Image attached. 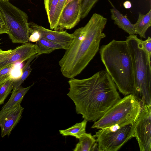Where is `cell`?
I'll use <instances>...</instances> for the list:
<instances>
[{"instance_id": "8", "label": "cell", "mask_w": 151, "mask_h": 151, "mask_svg": "<svg viewBox=\"0 0 151 151\" xmlns=\"http://www.w3.org/2000/svg\"><path fill=\"white\" fill-rule=\"evenodd\" d=\"M141 103V110L135 122L134 137L140 151H151V105Z\"/></svg>"}, {"instance_id": "7", "label": "cell", "mask_w": 151, "mask_h": 151, "mask_svg": "<svg viewBox=\"0 0 151 151\" xmlns=\"http://www.w3.org/2000/svg\"><path fill=\"white\" fill-rule=\"evenodd\" d=\"M135 122L132 124L112 126L96 132L93 136L96 139L98 150L117 151L120 149L134 137Z\"/></svg>"}, {"instance_id": "6", "label": "cell", "mask_w": 151, "mask_h": 151, "mask_svg": "<svg viewBox=\"0 0 151 151\" xmlns=\"http://www.w3.org/2000/svg\"><path fill=\"white\" fill-rule=\"evenodd\" d=\"M0 10L12 42L29 43V24L27 14L8 0H0Z\"/></svg>"}, {"instance_id": "32", "label": "cell", "mask_w": 151, "mask_h": 151, "mask_svg": "<svg viewBox=\"0 0 151 151\" xmlns=\"http://www.w3.org/2000/svg\"></svg>"}, {"instance_id": "30", "label": "cell", "mask_w": 151, "mask_h": 151, "mask_svg": "<svg viewBox=\"0 0 151 151\" xmlns=\"http://www.w3.org/2000/svg\"><path fill=\"white\" fill-rule=\"evenodd\" d=\"M2 50H2L0 48V52H1V51H2Z\"/></svg>"}, {"instance_id": "22", "label": "cell", "mask_w": 151, "mask_h": 151, "mask_svg": "<svg viewBox=\"0 0 151 151\" xmlns=\"http://www.w3.org/2000/svg\"><path fill=\"white\" fill-rule=\"evenodd\" d=\"M99 0H82L81 4V19L88 15L92 8Z\"/></svg>"}, {"instance_id": "10", "label": "cell", "mask_w": 151, "mask_h": 151, "mask_svg": "<svg viewBox=\"0 0 151 151\" xmlns=\"http://www.w3.org/2000/svg\"><path fill=\"white\" fill-rule=\"evenodd\" d=\"M81 1L73 0L65 6L59 17L56 31L71 29L78 23L81 19Z\"/></svg>"}, {"instance_id": "28", "label": "cell", "mask_w": 151, "mask_h": 151, "mask_svg": "<svg viewBox=\"0 0 151 151\" xmlns=\"http://www.w3.org/2000/svg\"><path fill=\"white\" fill-rule=\"evenodd\" d=\"M124 7L126 9H129L132 6V4L129 1H127L124 2L123 4Z\"/></svg>"}, {"instance_id": "18", "label": "cell", "mask_w": 151, "mask_h": 151, "mask_svg": "<svg viewBox=\"0 0 151 151\" xmlns=\"http://www.w3.org/2000/svg\"><path fill=\"white\" fill-rule=\"evenodd\" d=\"M87 122L84 119L82 122L77 123L68 129L60 130V134L63 136H71L78 139L82 134L86 132V129Z\"/></svg>"}, {"instance_id": "1", "label": "cell", "mask_w": 151, "mask_h": 151, "mask_svg": "<svg viewBox=\"0 0 151 151\" xmlns=\"http://www.w3.org/2000/svg\"><path fill=\"white\" fill-rule=\"evenodd\" d=\"M68 83L67 96L74 103L77 114L88 122L100 119L121 99L115 84L104 70L88 78H70Z\"/></svg>"}, {"instance_id": "4", "label": "cell", "mask_w": 151, "mask_h": 151, "mask_svg": "<svg viewBox=\"0 0 151 151\" xmlns=\"http://www.w3.org/2000/svg\"><path fill=\"white\" fill-rule=\"evenodd\" d=\"M136 35H130L125 40L131 56L134 79L132 94L141 103L151 105L150 58Z\"/></svg>"}, {"instance_id": "25", "label": "cell", "mask_w": 151, "mask_h": 151, "mask_svg": "<svg viewBox=\"0 0 151 151\" xmlns=\"http://www.w3.org/2000/svg\"><path fill=\"white\" fill-rule=\"evenodd\" d=\"M141 42L145 49L148 54L150 57L151 56V38L149 36L145 40H141Z\"/></svg>"}, {"instance_id": "15", "label": "cell", "mask_w": 151, "mask_h": 151, "mask_svg": "<svg viewBox=\"0 0 151 151\" xmlns=\"http://www.w3.org/2000/svg\"><path fill=\"white\" fill-rule=\"evenodd\" d=\"M34 84L26 88L21 86L17 90H13L9 99L1 109H7L21 104L24 96Z\"/></svg>"}, {"instance_id": "9", "label": "cell", "mask_w": 151, "mask_h": 151, "mask_svg": "<svg viewBox=\"0 0 151 151\" xmlns=\"http://www.w3.org/2000/svg\"><path fill=\"white\" fill-rule=\"evenodd\" d=\"M29 34L36 32L40 37L60 45L65 50L69 48L74 39L73 33H69L66 31L52 30L33 22H29Z\"/></svg>"}, {"instance_id": "19", "label": "cell", "mask_w": 151, "mask_h": 151, "mask_svg": "<svg viewBox=\"0 0 151 151\" xmlns=\"http://www.w3.org/2000/svg\"><path fill=\"white\" fill-rule=\"evenodd\" d=\"M39 56L37 54L27 60V62L22 69V74L18 78L14 79L13 82V90H17L19 88L21 84L30 74L32 69L30 67L31 62Z\"/></svg>"}, {"instance_id": "5", "label": "cell", "mask_w": 151, "mask_h": 151, "mask_svg": "<svg viewBox=\"0 0 151 151\" xmlns=\"http://www.w3.org/2000/svg\"><path fill=\"white\" fill-rule=\"evenodd\" d=\"M141 107V102L134 95L126 96L94 122L91 128L101 129L115 125L122 127L132 124L136 121Z\"/></svg>"}, {"instance_id": "26", "label": "cell", "mask_w": 151, "mask_h": 151, "mask_svg": "<svg viewBox=\"0 0 151 151\" xmlns=\"http://www.w3.org/2000/svg\"><path fill=\"white\" fill-rule=\"evenodd\" d=\"M9 30L5 23L4 18L0 10V35L8 34Z\"/></svg>"}, {"instance_id": "13", "label": "cell", "mask_w": 151, "mask_h": 151, "mask_svg": "<svg viewBox=\"0 0 151 151\" xmlns=\"http://www.w3.org/2000/svg\"><path fill=\"white\" fill-rule=\"evenodd\" d=\"M111 18L118 27L130 35L135 34L133 24L129 20L126 15H123L115 8L110 9Z\"/></svg>"}, {"instance_id": "31", "label": "cell", "mask_w": 151, "mask_h": 151, "mask_svg": "<svg viewBox=\"0 0 151 151\" xmlns=\"http://www.w3.org/2000/svg\"><path fill=\"white\" fill-rule=\"evenodd\" d=\"M2 0V1H4V0H8V1H9V0Z\"/></svg>"}, {"instance_id": "3", "label": "cell", "mask_w": 151, "mask_h": 151, "mask_svg": "<svg viewBox=\"0 0 151 151\" xmlns=\"http://www.w3.org/2000/svg\"><path fill=\"white\" fill-rule=\"evenodd\" d=\"M99 50L106 71L119 92L125 96L132 94L134 88L133 65L126 41L113 40Z\"/></svg>"}, {"instance_id": "21", "label": "cell", "mask_w": 151, "mask_h": 151, "mask_svg": "<svg viewBox=\"0 0 151 151\" xmlns=\"http://www.w3.org/2000/svg\"><path fill=\"white\" fill-rule=\"evenodd\" d=\"M14 79L12 77L0 85V105L4 104L5 99L13 89V82Z\"/></svg>"}, {"instance_id": "27", "label": "cell", "mask_w": 151, "mask_h": 151, "mask_svg": "<svg viewBox=\"0 0 151 151\" xmlns=\"http://www.w3.org/2000/svg\"><path fill=\"white\" fill-rule=\"evenodd\" d=\"M12 50L10 49L0 52V62L7 58L10 55Z\"/></svg>"}, {"instance_id": "2", "label": "cell", "mask_w": 151, "mask_h": 151, "mask_svg": "<svg viewBox=\"0 0 151 151\" xmlns=\"http://www.w3.org/2000/svg\"><path fill=\"white\" fill-rule=\"evenodd\" d=\"M107 21L103 16L94 13L84 26L75 31L72 42L58 63L64 77L74 78L94 58L99 50L101 40L106 37L103 32Z\"/></svg>"}, {"instance_id": "24", "label": "cell", "mask_w": 151, "mask_h": 151, "mask_svg": "<svg viewBox=\"0 0 151 151\" xmlns=\"http://www.w3.org/2000/svg\"><path fill=\"white\" fill-rule=\"evenodd\" d=\"M67 0H59L56 9L52 24L50 27L51 29L56 30L58 20L61 13L65 6Z\"/></svg>"}, {"instance_id": "14", "label": "cell", "mask_w": 151, "mask_h": 151, "mask_svg": "<svg viewBox=\"0 0 151 151\" xmlns=\"http://www.w3.org/2000/svg\"><path fill=\"white\" fill-rule=\"evenodd\" d=\"M138 19L133 24L135 34H138L141 38H146V32L151 26V9L148 12L144 15L138 12Z\"/></svg>"}, {"instance_id": "20", "label": "cell", "mask_w": 151, "mask_h": 151, "mask_svg": "<svg viewBox=\"0 0 151 151\" xmlns=\"http://www.w3.org/2000/svg\"><path fill=\"white\" fill-rule=\"evenodd\" d=\"M59 0H44V5L50 27L52 24L55 11Z\"/></svg>"}, {"instance_id": "11", "label": "cell", "mask_w": 151, "mask_h": 151, "mask_svg": "<svg viewBox=\"0 0 151 151\" xmlns=\"http://www.w3.org/2000/svg\"><path fill=\"white\" fill-rule=\"evenodd\" d=\"M24 108L21 104L0 111L1 136H9L21 118Z\"/></svg>"}, {"instance_id": "16", "label": "cell", "mask_w": 151, "mask_h": 151, "mask_svg": "<svg viewBox=\"0 0 151 151\" xmlns=\"http://www.w3.org/2000/svg\"><path fill=\"white\" fill-rule=\"evenodd\" d=\"M35 45L37 48L38 56L49 54L56 50L63 49L60 45L40 37L36 42Z\"/></svg>"}, {"instance_id": "23", "label": "cell", "mask_w": 151, "mask_h": 151, "mask_svg": "<svg viewBox=\"0 0 151 151\" xmlns=\"http://www.w3.org/2000/svg\"><path fill=\"white\" fill-rule=\"evenodd\" d=\"M14 68L15 64H12L0 70V85L12 77V72Z\"/></svg>"}, {"instance_id": "12", "label": "cell", "mask_w": 151, "mask_h": 151, "mask_svg": "<svg viewBox=\"0 0 151 151\" xmlns=\"http://www.w3.org/2000/svg\"><path fill=\"white\" fill-rule=\"evenodd\" d=\"M38 51L36 45L31 43L23 44L12 50L9 56L0 62V70L7 66L22 63L37 54Z\"/></svg>"}, {"instance_id": "17", "label": "cell", "mask_w": 151, "mask_h": 151, "mask_svg": "<svg viewBox=\"0 0 151 151\" xmlns=\"http://www.w3.org/2000/svg\"><path fill=\"white\" fill-rule=\"evenodd\" d=\"M78 139L77 143L74 151H90L92 149L96 143V140L91 133H83Z\"/></svg>"}, {"instance_id": "29", "label": "cell", "mask_w": 151, "mask_h": 151, "mask_svg": "<svg viewBox=\"0 0 151 151\" xmlns=\"http://www.w3.org/2000/svg\"><path fill=\"white\" fill-rule=\"evenodd\" d=\"M73 0H67V1L66 2V3L65 5H66L68 3H69V2H70V1H73ZM80 0V1H81L82 0Z\"/></svg>"}]
</instances>
